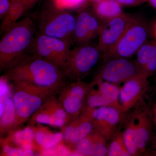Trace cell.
I'll list each match as a JSON object with an SVG mask.
<instances>
[{"instance_id": "obj_1", "label": "cell", "mask_w": 156, "mask_h": 156, "mask_svg": "<svg viewBox=\"0 0 156 156\" xmlns=\"http://www.w3.org/2000/svg\"><path fill=\"white\" fill-rule=\"evenodd\" d=\"M6 71L4 77L11 83L28 82L58 93L68 82L60 67L30 49L16 59Z\"/></svg>"}, {"instance_id": "obj_2", "label": "cell", "mask_w": 156, "mask_h": 156, "mask_svg": "<svg viewBox=\"0 0 156 156\" xmlns=\"http://www.w3.org/2000/svg\"><path fill=\"white\" fill-rule=\"evenodd\" d=\"M37 30L36 24L30 17L18 21L0 41V70H7L16 59L30 50Z\"/></svg>"}, {"instance_id": "obj_3", "label": "cell", "mask_w": 156, "mask_h": 156, "mask_svg": "<svg viewBox=\"0 0 156 156\" xmlns=\"http://www.w3.org/2000/svg\"><path fill=\"white\" fill-rule=\"evenodd\" d=\"M15 119L10 132L19 130L40 108L47 98L58 92L26 82L12 83Z\"/></svg>"}, {"instance_id": "obj_4", "label": "cell", "mask_w": 156, "mask_h": 156, "mask_svg": "<svg viewBox=\"0 0 156 156\" xmlns=\"http://www.w3.org/2000/svg\"><path fill=\"white\" fill-rule=\"evenodd\" d=\"M76 16L69 10L52 6L40 12L36 24L37 33L73 42Z\"/></svg>"}, {"instance_id": "obj_5", "label": "cell", "mask_w": 156, "mask_h": 156, "mask_svg": "<svg viewBox=\"0 0 156 156\" xmlns=\"http://www.w3.org/2000/svg\"><path fill=\"white\" fill-rule=\"evenodd\" d=\"M148 26L144 20L135 16L116 44L108 52L102 54L101 61L114 57L131 58L147 41Z\"/></svg>"}, {"instance_id": "obj_6", "label": "cell", "mask_w": 156, "mask_h": 156, "mask_svg": "<svg viewBox=\"0 0 156 156\" xmlns=\"http://www.w3.org/2000/svg\"><path fill=\"white\" fill-rule=\"evenodd\" d=\"M102 52L97 45H78L71 50L63 73L67 80H83L101 60Z\"/></svg>"}, {"instance_id": "obj_7", "label": "cell", "mask_w": 156, "mask_h": 156, "mask_svg": "<svg viewBox=\"0 0 156 156\" xmlns=\"http://www.w3.org/2000/svg\"><path fill=\"white\" fill-rule=\"evenodd\" d=\"M73 42L37 33L30 49L46 60L58 66L63 72Z\"/></svg>"}, {"instance_id": "obj_8", "label": "cell", "mask_w": 156, "mask_h": 156, "mask_svg": "<svg viewBox=\"0 0 156 156\" xmlns=\"http://www.w3.org/2000/svg\"><path fill=\"white\" fill-rule=\"evenodd\" d=\"M93 80L119 85L138 75L144 74L135 59L114 57L102 62Z\"/></svg>"}, {"instance_id": "obj_9", "label": "cell", "mask_w": 156, "mask_h": 156, "mask_svg": "<svg viewBox=\"0 0 156 156\" xmlns=\"http://www.w3.org/2000/svg\"><path fill=\"white\" fill-rule=\"evenodd\" d=\"M93 80L90 83L83 80L67 82L57 93L58 100L71 119L80 115L83 110L87 95L96 85Z\"/></svg>"}, {"instance_id": "obj_10", "label": "cell", "mask_w": 156, "mask_h": 156, "mask_svg": "<svg viewBox=\"0 0 156 156\" xmlns=\"http://www.w3.org/2000/svg\"><path fill=\"white\" fill-rule=\"evenodd\" d=\"M105 22L95 14L92 8L85 5L76 15L73 43L77 45L90 44L98 37Z\"/></svg>"}, {"instance_id": "obj_11", "label": "cell", "mask_w": 156, "mask_h": 156, "mask_svg": "<svg viewBox=\"0 0 156 156\" xmlns=\"http://www.w3.org/2000/svg\"><path fill=\"white\" fill-rule=\"evenodd\" d=\"M70 120L57 95H54L47 98L27 123L29 127L44 124L61 128Z\"/></svg>"}, {"instance_id": "obj_12", "label": "cell", "mask_w": 156, "mask_h": 156, "mask_svg": "<svg viewBox=\"0 0 156 156\" xmlns=\"http://www.w3.org/2000/svg\"><path fill=\"white\" fill-rule=\"evenodd\" d=\"M135 17L123 12L104 22L98 36L97 44L103 54L108 52L116 44Z\"/></svg>"}, {"instance_id": "obj_13", "label": "cell", "mask_w": 156, "mask_h": 156, "mask_svg": "<svg viewBox=\"0 0 156 156\" xmlns=\"http://www.w3.org/2000/svg\"><path fill=\"white\" fill-rule=\"evenodd\" d=\"M63 141L73 151L76 146L95 128L89 108H84L81 114L71 119L61 128Z\"/></svg>"}, {"instance_id": "obj_14", "label": "cell", "mask_w": 156, "mask_h": 156, "mask_svg": "<svg viewBox=\"0 0 156 156\" xmlns=\"http://www.w3.org/2000/svg\"><path fill=\"white\" fill-rule=\"evenodd\" d=\"M87 108L90 110L95 128L110 140L119 130L118 127L124 120L126 113L113 106Z\"/></svg>"}, {"instance_id": "obj_15", "label": "cell", "mask_w": 156, "mask_h": 156, "mask_svg": "<svg viewBox=\"0 0 156 156\" xmlns=\"http://www.w3.org/2000/svg\"><path fill=\"white\" fill-rule=\"evenodd\" d=\"M133 111L136 119V144L140 156L145 154L148 145L152 140L154 122L151 109L147 106L144 98L134 108Z\"/></svg>"}, {"instance_id": "obj_16", "label": "cell", "mask_w": 156, "mask_h": 156, "mask_svg": "<svg viewBox=\"0 0 156 156\" xmlns=\"http://www.w3.org/2000/svg\"><path fill=\"white\" fill-rule=\"evenodd\" d=\"M95 81L96 87L94 86L89 91L84 108L113 106L122 110L119 101L121 87L119 85L106 81Z\"/></svg>"}, {"instance_id": "obj_17", "label": "cell", "mask_w": 156, "mask_h": 156, "mask_svg": "<svg viewBox=\"0 0 156 156\" xmlns=\"http://www.w3.org/2000/svg\"><path fill=\"white\" fill-rule=\"evenodd\" d=\"M147 76L141 74L129 79L120 88L119 101L121 108L126 113L134 108L148 90Z\"/></svg>"}, {"instance_id": "obj_18", "label": "cell", "mask_w": 156, "mask_h": 156, "mask_svg": "<svg viewBox=\"0 0 156 156\" xmlns=\"http://www.w3.org/2000/svg\"><path fill=\"white\" fill-rule=\"evenodd\" d=\"M108 141L103 134L95 128L78 143L73 151L82 156H107Z\"/></svg>"}, {"instance_id": "obj_19", "label": "cell", "mask_w": 156, "mask_h": 156, "mask_svg": "<svg viewBox=\"0 0 156 156\" xmlns=\"http://www.w3.org/2000/svg\"><path fill=\"white\" fill-rule=\"evenodd\" d=\"M136 60L142 73L148 77L156 73V42L147 41L136 52Z\"/></svg>"}, {"instance_id": "obj_20", "label": "cell", "mask_w": 156, "mask_h": 156, "mask_svg": "<svg viewBox=\"0 0 156 156\" xmlns=\"http://www.w3.org/2000/svg\"><path fill=\"white\" fill-rule=\"evenodd\" d=\"M31 126L34 134V140L39 147L48 149L53 147L63 140L62 133H53L41 126Z\"/></svg>"}, {"instance_id": "obj_21", "label": "cell", "mask_w": 156, "mask_h": 156, "mask_svg": "<svg viewBox=\"0 0 156 156\" xmlns=\"http://www.w3.org/2000/svg\"><path fill=\"white\" fill-rule=\"evenodd\" d=\"M123 6L116 0H101L93 3L95 14L104 22L123 13Z\"/></svg>"}, {"instance_id": "obj_22", "label": "cell", "mask_w": 156, "mask_h": 156, "mask_svg": "<svg viewBox=\"0 0 156 156\" xmlns=\"http://www.w3.org/2000/svg\"><path fill=\"white\" fill-rule=\"evenodd\" d=\"M125 119L126 120L125 129L122 132L126 148L131 156H140L136 144L135 131L136 119L133 112L127 118L125 115Z\"/></svg>"}, {"instance_id": "obj_23", "label": "cell", "mask_w": 156, "mask_h": 156, "mask_svg": "<svg viewBox=\"0 0 156 156\" xmlns=\"http://www.w3.org/2000/svg\"><path fill=\"white\" fill-rule=\"evenodd\" d=\"M2 111L1 113V134L9 133L15 119V110L12 98H6V102L2 104Z\"/></svg>"}, {"instance_id": "obj_24", "label": "cell", "mask_w": 156, "mask_h": 156, "mask_svg": "<svg viewBox=\"0 0 156 156\" xmlns=\"http://www.w3.org/2000/svg\"><path fill=\"white\" fill-rule=\"evenodd\" d=\"M24 6L18 2H11L9 11L3 18L1 27V33L6 32L18 22V20L26 11Z\"/></svg>"}, {"instance_id": "obj_25", "label": "cell", "mask_w": 156, "mask_h": 156, "mask_svg": "<svg viewBox=\"0 0 156 156\" xmlns=\"http://www.w3.org/2000/svg\"><path fill=\"white\" fill-rule=\"evenodd\" d=\"M110 141L107 156H131L124 142L123 132L118 130Z\"/></svg>"}, {"instance_id": "obj_26", "label": "cell", "mask_w": 156, "mask_h": 156, "mask_svg": "<svg viewBox=\"0 0 156 156\" xmlns=\"http://www.w3.org/2000/svg\"><path fill=\"white\" fill-rule=\"evenodd\" d=\"M87 0H53V4L58 9L71 10L80 9L86 5Z\"/></svg>"}, {"instance_id": "obj_27", "label": "cell", "mask_w": 156, "mask_h": 156, "mask_svg": "<svg viewBox=\"0 0 156 156\" xmlns=\"http://www.w3.org/2000/svg\"><path fill=\"white\" fill-rule=\"evenodd\" d=\"M11 0H0V18L3 19L10 9Z\"/></svg>"}, {"instance_id": "obj_28", "label": "cell", "mask_w": 156, "mask_h": 156, "mask_svg": "<svg viewBox=\"0 0 156 156\" xmlns=\"http://www.w3.org/2000/svg\"><path fill=\"white\" fill-rule=\"evenodd\" d=\"M123 7H133L142 5L146 0H116Z\"/></svg>"}, {"instance_id": "obj_29", "label": "cell", "mask_w": 156, "mask_h": 156, "mask_svg": "<svg viewBox=\"0 0 156 156\" xmlns=\"http://www.w3.org/2000/svg\"><path fill=\"white\" fill-rule=\"evenodd\" d=\"M38 1V0H21V2L26 10H27L31 8Z\"/></svg>"}, {"instance_id": "obj_30", "label": "cell", "mask_w": 156, "mask_h": 156, "mask_svg": "<svg viewBox=\"0 0 156 156\" xmlns=\"http://www.w3.org/2000/svg\"><path fill=\"white\" fill-rule=\"evenodd\" d=\"M152 152L151 154L152 155L156 156V135L153 137L151 141Z\"/></svg>"}, {"instance_id": "obj_31", "label": "cell", "mask_w": 156, "mask_h": 156, "mask_svg": "<svg viewBox=\"0 0 156 156\" xmlns=\"http://www.w3.org/2000/svg\"><path fill=\"white\" fill-rule=\"evenodd\" d=\"M151 111L152 117L154 126L156 128V102L154 105L152 109L151 110Z\"/></svg>"}, {"instance_id": "obj_32", "label": "cell", "mask_w": 156, "mask_h": 156, "mask_svg": "<svg viewBox=\"0 0 156 156\" xmlns=\"http://www.w3.org/2000/svg\"><path fill=\"white\" fill-rule=\"evenodd\" d=\"M151 6L156 10V0H146Z\"/></svg>"}, {"instance_id": "obj_33", "label": "cell", "mask_w": 156, "mask_h": 156, "mask_svg": "<svg viewBox=\"0 0 156 156\" xmlns=\"http://www.w3.org/2000/svg\"><path fill=\"white\" fill-rule=\"evenodd\" d=\"M11 2H18L21 3V0H11Z\"/></svg>"}, {"instance_id": "obj_34", "label": "cell", "mask_w": 156, "mask_h": 156, "mask_svg": "<svg viewBox=\"0 0 156 156\" xmlns=\"http://www.w3.org/2000/svg\"><path fill=\"white\" fill-rule=\"evenodd\" d=\"M91 2H92L93 3H95L96 2H99L101 0H90Z\"/></svg>"}, {"instance_id": "obj_35", "label": "cell", "mask_w": 156, "mask_h": 156, "mask_svg": "<svg viewBox=\"0 0 156 156\" xmlns=\"http://www.w3.org/2000/svg\"><path fill=\"white\" fill-rule=\"evenodd\" d=\"M154 34H155V38L156 39V23L155 26Z\"/></svg>"}, {"instance_id": "obj_36", "label": "cell", "mask_w": 156, "mask_h": 156, "mask_svg": "<svg viewBox=\"0 0 156 156\" xmlns=\"http://www.w3.org/2000/svg\"></svg>"}]
</instances>
